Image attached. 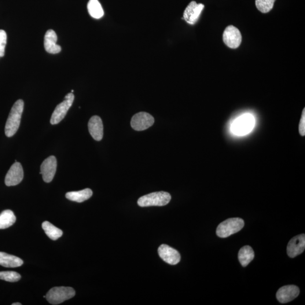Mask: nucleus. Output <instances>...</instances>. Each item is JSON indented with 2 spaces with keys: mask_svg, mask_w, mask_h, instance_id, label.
<instances>
[{
  "mask_svg": "<svg viewBox=\"0 0 305 305\" xmlns=\"http://www.w3.org/2000/svg\"><path fill=\"white\" fill-rule=\"evenodd\" d=\"M299 132L302 137L305 135V109H304L302 113V116L299 124Z\"/></svg>",
  "mask_w": 305,
  "mask_h": 305,
  "instance_id": "obj_26",
  "label": "nucleus"
},
{
  "mask_svg": "<svg viewBox=\"0 0 305 305\" xmlns=\"http://www.w3.org/2000/svg\"><path fill=\"white\" fill-rule=\"evenodd\" d=\"M171 200V196L167 192H157L139 198L138 201L139 206L141 207H163L167 205Z\"/></svg>",
  "mask_w": 305,
  "mask_h": 305,
  "instance_id": "obj_2",
  "label": "nucleus"
},
{
  "mask_svg": "<svg viewBox=\"0 0 305 305\" xmlns=\"http://www.w3.org/2000/svg\"><path fill=\"white\" fill-rule=\"evenodd\" d=\"M6 42V33L3 29H0V57L4 56Z\"/></svg>",
  "mask_w": 305,
  "mask_h": 305,
  "instance_id": "obj_25",
  "label": "nucleus"
},
{
  "mask_svg": "<svg viewBox=\"0 0 305 305\" xmlns=\"http://www.w3.org/2000/svg\"><path fill=\"white\" fill-rule=\"evenodd\" d=\"M154 119L152 116L146 112L136 114L132 117L131 125L135 131H141L153 126Z\"/></svg>",
  "mask_w": 305,
  "mask_h": 305,
  "instance_id": "obj_8",
  "label": "nucleus"
},
{
  "mask_svg": "<svg viewBox=\"0 0 305 305\" xmlns=\"http://www.w3.org/2000/svg\"><path fill=\"white\" fill-rule=\"evenodd\" d=\"M300 289L294 285H285L279 289L277 293L278 300L282 304H285L292 301L298 297Z\"/></svg>",
  "mask_w": 305,
  "mask_h": 305,
  "instance_id": "obj_13",
  "label": "nucleus"
},
{
  "mask_svg": "<svg viewBox=\"0 0 305 305\" xmlns=\"http://www.w3.org/2000/svg\"><path fill=\"white\" fill-rule=\"evenodd\" d=\"M43 229L51 240H57L63 235V232L50 222L46 221L42 224Z\"/></svg>",
  "mask_w": 305,
  "mask_h": 305,
  "instance_id": "obj_22",
  "label": "nucleus"
},
{
  "mask_svg": "<svg viewBox=\"0 0 305 305\" xmlns=\"http://www.w3.org/2000/svg\"><path fill=\"white\" fill-rule=\"evenodd\" d=\"M88 129L95 141H101L104 135V126L100 117L93 116L88 122Z\"/></svg>",
  "mask_w": 305,
  "mask_h": 305,
  "instance_id": "obj_15",
  "label": "nucleus"
},
{
  "mask_svg": "<svg viewBox=\"0 0 305 305\" xmlns=\"http://www.w3.org/2000/svg\"><path fill=\"white\" fill-rule=\"evenodd\" d=\"M57 163L56 157L50 156L43 161L41 165V171L44 181L50 183L52 181L57 170Z\"/></svg>",
  "mask_w": 305,
  "mask_h": 305,
  "instance_id": "obj_9",
  "label": "nucleus"
},
{
  "mask_svg": "<svg viewBox=\"0 0 305 305\" xmlns=\"http://www.w3.org/2000/svg\"><path fill=\"white\" fill-rule=\"evenodd\" d=\"M93 194V191L91 189L87 188L80 191L68 192L66 194V197L69 200L81 203L90 199Z\"/></svg>",
  "mask_w": 305,
  "mask_h": 305,
  "instance_id": "obj_18",
  "label": "nucleus"
},
{
  "mask_svg": "<svg viewBox=\"0 0 305 305\" xmlns=\"http://www.w3.org/2000/svg\"><path fill=\"white\" fill-rule=\"evenodd\" d=\"M87 8L90 16L94 19H100L104 16V10L98 0H90Z\"/></svg>",
  "mask_w": 305,
  "mask_h": 305,
  "instance_id": "obj_20",
  "label": "nucleus"
},
{
  "mask_svg": "<svg viewBox=\"0 0 305 305\" xmlns=\"http://www.w3.org/2000/svg\"><path fill=\"white\" fill-rule=\"evenodd\" d=\"M305 248V236L304 234L297 235L289 242L287 246V254L291 258H295L303 253Z\"/></svg>",
  "mask_w": 305,
  "mask_h": 305,
  "instance_id": "obj_14",
  "label": "nucleus"
},
{
  "mask_svg": "<svg viewBox=\"0 0 305 305\" xmlns=\"http://www.w3.org/2000/svg\"><path fill=\"white\" fill-rule=\"evenodd\" d=\"M238 257L241 265L246 267L254 259L255 252L250 246H245L240 250Z\"/></svg>",
  "mask_w": 305,
  "mask_h": 305,
  "instance_id": "obj_19",
  "label": "nucleus"
},
{
  "mask_svg": "<svg viewBox=\"0 0 305 305\" xmlns=\"http://www.w3.org/2000/svg\"><path fill=\"white\" fill-rule=\"evenodd\" d=\"M74 100V95L69 93L66 95L63 102L58 104L55 109L50 119V123L52 125L58 124L64 119L66 115L71 108Z\"/></svg>",
  "mask_w": 305,
  "mask_h": 305,
  "instance_id": "obj_5",
  "label": "nucleus"
},
{
  "mask_svg": "<svg viewBox=\"0 0 305 305\" xmlns=\"http://www.w3.org/2000/svg\"><path fill=\"white\" fill-rule=\"evenodd\" d=\"M73 93V90H72L71 91V93Z\"/></svg>",
  "mask_w": 305,
  "mask_h": 305,
  "instance_id": "obj_28",
  "label": "nucleus"
},
{
  "mask_svg": "<svg viewBox=\"0 0 305 305\" xmlns=\"http://www.w3.org/2000/svg\"><path fill=\"white\" fill-rule=\"evenodd\" d=\"M23 109V100H18L14 103L6 123L5 132L7 137H12L17 132L20 126Z\"/></svg>",
  "mask_w": 305,
  "mask_h": 305,
  "instance_id": "obj_1",
  "label": "nucleus"
},
{
  "mask_svg": "<svg viewBox=\"0 0 305 305\" xmlns=\"http://www.w3.org/2000/svg\"><path fill=\"white\" fill-rule=\"evenodd\" d=\"M16 221V216L10 210L3 211L0 214V229H6L14 225Z\"/></svg>",
  "mask_w": 305,
  "mask_h": 305,
  "instance_id": "obj_21",
  "label": "nucleus"
},
{
  "mask_svg": "<svg viewBox=\"0 0 305 305\" xmlns=\"http://www.w3.org/2000/svg\"><path fill=\"white\" fill-rule=\"evenodd\" d=\"M22 304L21 303H14L12 304V305H21Z\"/></svg>",
  "mask_w": 305,
  "mask_h": 305,
  "instance_id": "obj_27",
  "label": "nucleus"
},
{
  "mask_svg": "<svg viewBox=\"0 0 305 305\" xmlns=\"http://www.w3.org/2000/svg\"><path fill=\"white\" fill-rule=\"evenodd\" d=\"M244 220L239 218L228 219L222 222L216 229V235L221 238L229 237L242 229Z\"/></svg>",
  "mask_w": 305,
  "mask_h": 305,
  "instance_id": "obj_3",
  "label": "nucleus"
},
{
  "mask_svg": "<svg viewBox=\"0 0 305 305\" xmlns=\"http://www.w3.org/2000/svg\"><path fill=\"white\" fill-rule=\"evenodd\" d=\"M57 36L53 29H49L44 37V47L47 53L57 54L61 51V47L57 45Z\"/></svg>",
  "mask_w": 305,
  "mask_h": 305,
  "instance_id": "obj_16",
  "label": "nucleus"
},
{
  "mask_svg": "<svg viewBox=\"0 0 305 305\" xmlns=\"http://www.w3.org/2000/svg\"><path fill=\"white\" fill-rule=\"evenodd\" d=\"M254 117L251 115H245L235 120L232 126L234 133L237 135H244L249 133L254 127Z\"/></svg>",
  "mask_w": 305,
  "mask_h": 305,
  "instance_id": "obj_6",
  "label": "nucleus"
},
{
  "mask_svg": "<svg viewBox=\"0 0 305 305\" xmlns=\"http://www.w3.org/2000/svg\"><path fill=\"white\" fill-rule=\"evenodd\" d=\"M23 261L16 256L0 252V265L5 267H18L23 264Z\"/></svg>",
  "mask_w": 305,
  "mask_h": 305,
  "instance_id": "obj_17",
  "label": "nucleus"
},
{
  "mask_svg": "<svg viewBox=\"0 0 305 305\" xmlns=\"http://www.w3.org/2000/svg\"><path fill=\"white\" fill-rule=\"evenodd\" d=\"M203 3H197L196 1L190 2L184 12L183 19L190 24H194L199 19L202 11L204 9Z\"/></svg>",
  "mask_w": 305,
  "mask_h": 305,
  "instance_id": "obj_10",
  "label": "nucleus"
},
{
  "mask_svg": "<svg viewBox=\"0 0 305 305\" xmlns=\"http://www.w3.org/2000/svg\"><path fill=\"white\" fill-rule=\"evenodd\" d=\"M75 295V291L72 288L59 286L50 289L46 298L50 304L58 305L72 298Z\"/></svg>",
  "mask_w": 305,
  "mask_h": 305,
  "instance_id": "obj_4",
  "label": "nucleus"
},
{
  "mask_svg": "<svg viewBox=\"0 0 305 305\" xmlns=\"http://www.w3.org/2000/svg\"><path fill=\"white\" fill-rule=\"evenodd\" d=\"M158 252L161 259L171 265H175L181 261V256L179 252L168 245H161L158 249Z\"/></svg>",
  "mask_w": 305,
  "mask_h": 305,
  "instance_id": "obj_12",
  "label": "nucleus"
},
{
  "mask_svg": "<svg viewBox=\"0 0 305 305\" xmlns=\"http://www.w3.org/2000/svg\"><path fill=\"white\" fill-rule=\"evenodd\" d=\"M21 278V275L15 271L0 272V279L9 282H17Z\"/></svg>",
  "mask_w": 305,
  "mask_h": 305,
  "instance_id": "obj_24",
  "label": "nucleus"
},
{
  "mask_svg": "<svg viewBox=\"0 0 305 305\" xmlns=\"http://www.w3.org/2000/svg\"><path fill=\"white\" fill-rule=\"evenodd\" d=\"M276 0H256V5L260 12L267 13L273 9Z\"/></svg>",
  "mask_w": 305,
  "mask_h": 305,
  "instance_id": "obj_23",
  "label": "nucleus"
},
{
  "mask_svg": "<svg viewBox=\"0 0 305 305\" xmlns=\"http://www.w3.org/2000/svg\"><path fill=\"white\" fill-rule=\"evenodd\" d=\"M23 168L19 163H15L6 175L5 183L7 186H14L19 185L23 179Z\"/></svg>",
  "mask_w": 305,
  "mask_h": 305,
  "instance_id": "obj_11",
  "label": "nucleus"
},
{
  "mask_svg": "<svg viewBox=\"0 0 305 305\" xmlns=\"http://www.w3.org/2000/svg\"><path fill=\"white\" fill-rule=\"evenodd\" d=\"M223 40L230 48H237L242 42V36L239 29L233 25H229L223 32Z\"/></svg>",
  "mask_w": 305,
  "mask_h": 305,
  "instance_id": "obj_7",
  "label": "nucleus"
}]
</instances>
